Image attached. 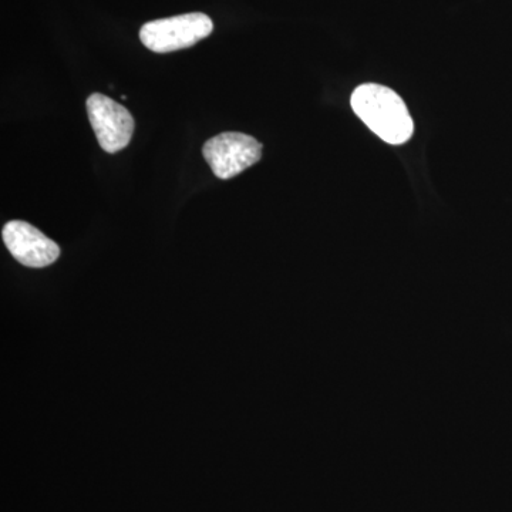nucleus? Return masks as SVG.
<instances>
[{"label": "nucleus", "instance_id": "obj_1", "mask_svg": "<svg viewBox=\"0 0 512 512\" xmlns=\"http://www.w3.org/2000/svg\"><path fill=\"white\" fill-rule=\"evenodd\" d=\"M350 103L356 116L386 143L400 146L412 138V116L402 97L389 87L362 84L353 92Z\"/></svg>", "mask_w": 512, "mask_h": 512}, {"label": "nucleus", "instance_id": "obj_2", "mask_svg": "<svg viewBox=\"0 0 512 512\" xmlns=\"http://www.w3.org/2000/svg\"><path fill=\"white\" fill-rule=\"evenodd\" d=\"M212 30L214 23L210 16L195 12L148 22L140 30V39L151 52L171 53L197 45Z\"/></svg>", "mask_w": 512, "mask_h": 512}, {"label": "nucleus", "instance_id": "obj_3", "mask_svg": "<svg viewBox=\"0 0 512 512\" xmlns=\"http://www.w3.org/2000/svg\"><path fill=\"white\" fill-rule=\"evenodd\" d=\"M202 154L215 177L229 180L261 160L262 144L248 134L222 133L204 144Z\"/></svg>", "mask_w": 512, "mask_h": 512}, {"label": "nucleus", "instance_id": "obj_4", "mask_svg": "<svg viewBox=\"0 0 512 512\" xmlns=\"http://www.w3.org/2000/svg\"><path fill=\"white\" fill-rule=\"evenodd\" d=\"M86 106L100 147L110 154L124 150L134 133V119L130 111L100 93H93Z\"/></svg>", "mask_w": 512, "mask_h": 512}, {"label": "nucleus", "instance_id": "obj_5", "mask_svg": "<svg viewBox=\"0 0 512 512\" xmlns=\"http://www.w3.org/2000/svg\"><path fill=\"white\" fill-rule=\"evenodd\" d=\"M2 235L13 258L29 268H45L60 256L59 245L28 222L10 221Z\"/></svg>", "mask_w": 512, "mask_h": 512}]
</instances>
